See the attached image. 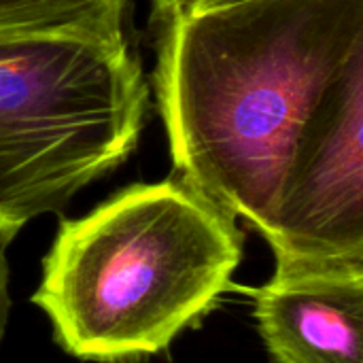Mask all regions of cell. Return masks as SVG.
<instances>
[{"label":"cell","instance_id":"1","mask_svg":"<svg viewBox=\"0 0 363 363\" xmlns=\"http://www.w3.org/2000/svg\"><path fill=\"white\" fill-rule=\"evenodd\" d=\"M164 21L155 87L172 166L257 232L313 113L363 51V0H242Z\"/></svg>","mask_w":363,"mask_h":363},{"label":"cell","instance_id":"2","mask_svg":"<svg viewBox=\"0 0 363 363\" xmlns=\"http://www.w3.org/2000/svg\"><path fill=\"white\" fill-rule=\"evenodd\" d=\"M238 219L179 177L130 185L62 219L32 304L74 359L134 362L166 351L232 289Z\"/></svg>","mask_w":363,"mask_h":363},{"label":"cell","instance_id":"3","mask_svg":"<svg viewBox=\"0 0 363 363\" xmlns=\"http://www.w3.org/2000/svg\"><path fill=\"white\" fill-rule=\"evenodd\" d=\"M147 113L128 34L0 30V240L125 164Z\"/></svg>","mask_w":363,"mask_h":363},{"label":"cell","instance_id":"4","mask_svg":"<svg viewBox=\"0 0 363 363\" xmlns=\"http://www.w3.org/2000/svg\"><path fill=\"white\" fill-rule=\"evenodd\" d=\"M257 232L274 264H363V51L313 113Z\"/></svg>","mask_w":363,"mask_h":363},{"label":"cell","instance_id":"5","mask_svg":"<svg viewBox=\"0 0 363 363\" xmlns=\"http://www.w3.org/2000/svg\"><path fill=\"white\" fill-rule=\"evenodd\" d=\"M253 302L274 363H363V264H274Z\"/></svg>","mask_w":363,"mask_h":363},{"label":"cell","instance_id":"6","mask_svg":"<svg viewBox=\"0 0 363 363\" xmlns=\"http://www.w3.org/2000/svg\"><path fill=\"white\" fill-rule=\"evenodd\" d=\"M130 0H0V30L128 34Z\"/></svg>","mask_w":363,"mask_h":363},{"label":"cell","instance_id":"7","mask_svg":"<svg viewBox=\"0 0 363 363\" xmlns=\"http://www.w3.org/2000/svg\"><path fill=\"white\" fill-rule=\"evenodd\" d=\"M6 242L0 240V347L6 334L9 317H11V266L6 257Z\"/></svg>","mask_w":363,"mask_h":363},{"label":"cell","instance_id":"8","mask_svg":"<svg viewBox=\"0 0 363 363\" xmlns=\"http://www.w3.org/2000/svg\"><path fill=\"white\" fill-rule=\"evenodd\" d=\"M153 2V9H155V13L160 15V17H168V15H172V13H177V11H183L185 9V4L189 2V0H151Z\"/></svg>","mask_w":363,"mask_h":363},{"label":"cell","instance_id":"9","mask_svg":"<svg viewBox=\"0 0 363 363\" xmlns=\"http://www.w3.org/2000/svg\"><path fill=\"white\" fill-rule=\"evenodd\" d=\"M234 2H242V0H189L183 11H208V9H217V6H225Z\"/></svg>","mask_w":363,"mask_h":363}]
</instances>
